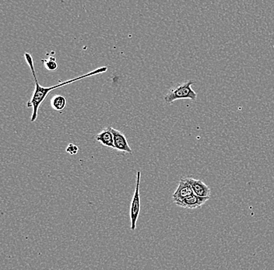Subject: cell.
<instances>
[{
  "label": "cell",
  "instance_id": "cell-1",
  "mask_svg": "<svg viewBox=\"0 0 274 270\" xmlns=\"http://www.w3.org/2000/svg\"><path fill=\"white\" fill-rule=\"evenodd\" d=\"M25 58L27 63H28V66H29L30 69H31V73H32L33 77L34 79V84H35V89H34V93H33L32 97H31L29 101L27 103L28 108H32L33 109L32 115H31V121L32 122H34L37 119L39 107L41 106V103L46 100V97H47L50 91L57 89V88H62V87L66 86V85H70L72 82L80 80V79H85V78L104 73V72H107L108 70V68L106 67H100V68L96 69V70H93V71L90 72L87 74L83 75V76H78V77L73 78V79H69V80L64 81L62 82H59L58 85L50 87V88H44V87L39 85V82H37L33 57L28 52H25Z\"/></svg>",
  "mask_w": 274,
  "mask_h": 270
},
{
  "label": "cell",
  "instance_id": "cell-2",
  "mask_svg": "<svg viewBox=\"0 0 274 270\" xmlns=\"http://www.w3.org/2000/svg\"><path fill=\"white\" fill-rule=\"evenodd\" d=\"M194 84L195 81L190 79L171 88L164 96V101L167 105H172L175 100H184V99H189L195 101L197 100V94L192 88V85Z\"/></svg>",
  "mask_w": 274,
  "mask_h": 270
},
{
  "label": "cell",
  "instance_id": "cell-3",
  "mask_svg": "<svg viewBox=\"0 0 274 270\" xmlns=\"http://www.w3.org/2000/svg\"><path fill=\"white\" fill-rule=\"evenodd\" d=\"M140 178H141V172H137L136 173V189H135L134 195L130 203V217L131 222V231L134 232L136 229V223L140 216Z\"/></svg>",
  "mask_w": 274,
  "mask_h": 270
},
{
  "label": "cell",
  "instance_id": "cell-4",
  "mask_svg": "<svg viewBox=\"0 0 274 270\" xmlns=\"http://www.w3.org/2000/svg\"><path fill=\"white\" fill-rule=\"evenodd\" d=\"M185 178L191 185L195 195H197L199 197L210 199L211 190L207 184H205L201 180L194 179L193 178Z\"/></svg>",
  "mask_w": 274,
  "mask_h": 270
},
{
  "label": "cell",
  "instance_id": "cell-5",
  "mask_svg": "<svg viewBox=\"0 0 274 270\" xmlns=\"http://www.w3.org/2000/svg\"><path fill=\"white\" fill-rule=\"evenodd\" d=\"M209 198L199 197L197 195L193 194L179 202H176L178 206L185 208V209L194 210L201 207L203 204L206 203L209 200Z\"/></svg>",
  "mask_w": 274,
  "mask_h": 270
},
{
  "label": "cell",
  "instance_id": "cell-6",
  "mask_svg": "<svg viewBox=\"0 0 274 270\" xmlns=\"http://www.w3.org/2000/svg\"><path fill=\"white\" fill-rule=\"evenodd\" d=\"M193 194H194V193H193L191 185L188 184L185 178H181L179 186L176 191L174 193L172 199H173L174 202L176 203Z\"/></svg>",
  "mask_w": 274,
  "mask_h": 270
},
{
  "label": "cell",
  "instance_id": "cell-7",
  "mask_svg": "<svg viewBox=\"0 0 274 270\" xmlns=\"http://www.w3.org/2000/svg\"><path fill=\"white\" fill-rule=\"evenodd\" d=\"M112 134L114 137V143H115V150L121 152L128 153V154H132L131 148L129 146L128 141H127V137L125 135L119 130H115V129L112 128Z\"/></svg>",
  "mask_w": 274,
  "mask_h": 270
},
{
  "label": "cell",
  "instance_id": "cell-8",
  "mask_svg": "<svg viewBox=\"0 0 274 270\" xmlns=\"http://www.w3.org/2000/svg\"><path fill=\"white\" fill-rule=\"evenodd\" d=\"M94 139L97 142L102 144L103 146L106 147V148L115 149L113 134L111 130V127L103 129L100 133H97L94 136Z\"/></svg>",
  "mask_w": 274,
  "mask_h": 270
},
{
  "label": "cell",
  "instance_id": "cell-9",
  "mask_svg": "<svg viewBox=\"0 0 274 270\" xmlns=\"http://www.w3.org/2000/svg\"><path fill=\"white\" fill-rule=\"evenodd\" d=\"M51 105L52 109L58 112H61L67 106V99L64 96L55 95L51 100Z\"/></svg>",
  "mask_w": 274,
  "mask_h": 270
},
{
  "label": "cell",
  "instance_id": "cell-10",
  "mask_svg": "<svg viewBox=\"0 0 274 270\" xmlns=\"http://www.w3.org/2000/svg\"><path fill=\"white\" fill-rule=\"evenodd\" d=\"M41 61L49 71H55L58 69L56 58L54 56H49L48 59H41Z\"/></svg>",
  "mask_w": 274,
  "mask_h": 270
},
{
  "label": "cell",
  "instance_id": "cell-11",
  "mask_svg": "<svg viewBox=\"0 0 274 270\" xmlns=\"http://www.w3.org/2000/svg\"><path fill=\"white\" fill-rule=\"evenodd\" d=\"M66 151H67V154H70V155H76L79 151V148L75 144L70 143L67 146Z\"/></svg>",
  "mask_w": 274,
  "mask_h": 270
}]
</instances>
